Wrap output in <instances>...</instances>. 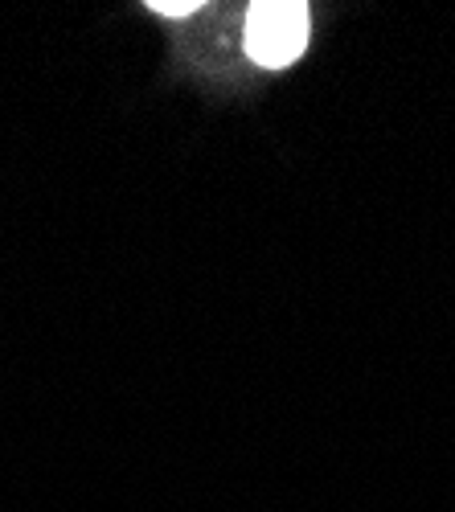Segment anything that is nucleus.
Here are the masks:
<instances>
[{
    "label": "nucleus",
    "instance_id": "nucleus-1",
    "mask_svg": "<svg viewBox=\"0 0 455 512\" xmlns=\"http://www.w3.org/2000/svg\"><path fill=\"white\" fill-rule=\"evenodd\" d=\"M308 46V5L300 0H259L246 9V54L267 70L292 66Z\"/></svg>",
    "mask_w": 455,
    "mask_h": 512
},
{
    "label": "nucleus",
    "instance_id": "nucleus-2",
    "mask_svg": "<svg viewBox=\"0 0 455 512\" xmlns=\"http://www.w3.org/2000/svg\"><path fill=\"white\" fill-rule=\"evenodd\" d=\"M144 9L156 13V17H189V13H197L201 5H197V0H148Z\"/></svg>",
    "mask_w": 455,
    "mask_h": 512
}]
</instances>
